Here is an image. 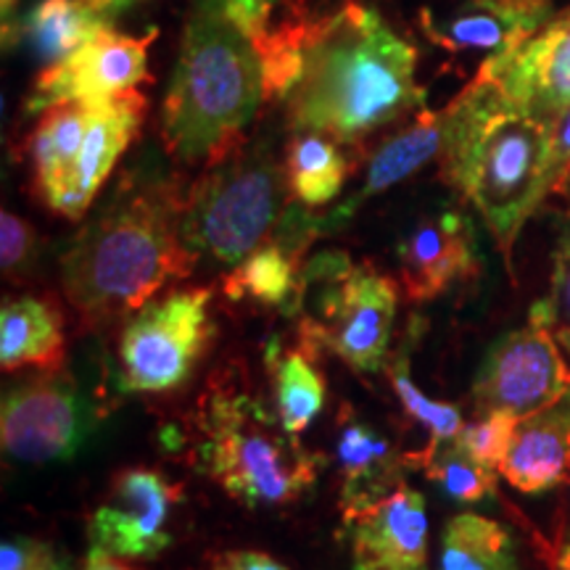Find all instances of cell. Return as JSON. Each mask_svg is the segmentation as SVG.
<instances>
[{
  "mask_svg": "<svg viewBox=\"0 0 570 570\" xmlns=\"http://www.w3.org/2000/svg\"><path fill=\"white\" fill-rule=\"evenodd\" d=\"M570 394V365L552 333L529 315V323L504 333L483 356L473 381L481 415L510 412L518 420L558 404Z\"/></svg>",
  "mask_w": 570,
  "mask_h": 570,
  "instance_id": "cell-9",
  "label": "cell"
},
{
  "mask_svg": "<svg viewBox=\"0 0 570 570\" xmlns=\"http://www.w3.org/2000/svg\"><path fill=\"white\" fill-rule=\"evenodd\" d=\"M111 27L114 19L90 0H40L21 19L6 21L3 35L6 42L27 48L35 59L51 67Z\"/></svg>",
  "mask_w": 570,
  "mask_h": 570,
  "instance_id": "cell-22",
  "label": "cell"
},
{
  "mask_svg": "<svg viewBox=\"0 0 570 570\" xmlns=\"http://www.w3.org/2000/svg\"><path fill=\"white\" fill-rule=\"evenodd\" d=\"M552 167H554V177H558V185H554V190H558L562 177L570 173V109H566L558 119H554Z\"/></svg>",
  "mask_w": 570,
  "mask_h": 570,
  "instance_id": "cell-35",
  "label": "cell"
},
{
  "mask_svg": "<svg viewBox=\"0 0 570 570\" xmlns=\"http://www.w3.org/2000/svg\"><path fill=\"white\" fill-rule=\"evenodd\" d=\"M554 196L558 198H562V202H566V214L570 217V173L562 177V183H560V188L554 190Z\"/></svg>",
  "mask_w": 570,
  "mask_h": 570,
  "instance_id": "cell-39",
  "label": "cell"
},
{
  "mask_svg": "<svg viewBox=\"0 0 570 570\" xmlns=\"http://www.w3.org/2000/svg\"><path fill=\"white\" fill-rule=\"evenodd\" d=\"M177 502L180 489L159 470H122L90 515L92 547L122 560L159 558L173 544L169 515Z\"/></svg>",
  "mask_w": 570,
  "mask_h": 570,
  "instance_id": "cell-12",
  "label": "cell"
},
{
  "mask_svg": "<svg viewBox=\"0 0 570 570\" xmlns=\"http://www.w3.org/2000/svg\"><path fill=\"white\" fill-rule=\"evenodd\" d=\"M391 386H394L396 399L404 407V412H407L410 417H415L417 423L431 433V446L428 449L444 446L449 441L460 439L462 428H465L462 412L454 407V404L436 402V399L425 396L423 391L417 389V383L412 381L407 354L396 356V365L391 367Z\"/></svg>",
  "mask_w": 570,
  "mask_h": 570,
  "instance_id": "cell-29",
  "label": "cell"
},
{
  "mask_svg": "<svg viewBox=\"0 0 570 570\" xmlns=\"http://www.w3.org/2000/svg\"><path fill=\"white\" fill-rule=\"evenodd\" d=\"M396 306L399 285L373 265H356L344 252H323L306 262L302 336L356 373L370 375L386 365Z\"/></svg>",
  "mask_w": 570,
  "mask_h": 570,
  "instance_id": "cell-7",
  "label": "cell"
},
{
  "mask_svg": "<svg viewBox=\"0 0 570 570\" xmlns=\"http://www.w3.org/2000/svg\"><path fill=\"white\" fill-rule=\"evenodd\" d=\"M275 415L291 436L312 425L325 404V381L302 348H288L273 362Z\"/></svg>",
  "mask_w": 570,
  "mask_h": 570,
  "instance_id": "cell-27",
  "label": "cell"
},
{
  "mask_svg": "<svg viewBox=\"0 0 570 570\" xmlns=\"http://www.w3.org/2000/svg\"><path fill=\"white\" fill-rule=\"evenodd\" d=\"M554 17V0H460L420 11V30L449 53H508Z\"/></svg>",
  "mask_w": 570,
  "mask_h": 570,
  "instance_id": "cell-15",
  "label": "cell"
},
{
  "mask_svg": "<svg viewBox=\"0 0 570 570\" xmlns=\"http://www.w3.org/2000/svg\"><path fill=\"white\" fill-rule=\"evenodd\" d=\"M352 570H428L425 497L399 487L352 520Z\"/></svg>",
  "mask_w": 570,
  "mask_h": 570,
  "instance_id": "cell-18",
  "label": "cell"
},
{
  "mask_svg": "<svg viewBox=\"0 0 570 570\" xmlns=\"http://www.w3.org/2000/svg\"><path fill=\"white\" fill-rule=\"evenodd\" d=\"M85 436L82 404L69 377L40 373L17 383L0 404L3 452L19 462L42 465L75 458Z\"/></svg>",
  "mask_w": 570,
  "mask_h": 570,
  "instance_id": "cell-11",
  "label": "cell"
},
{
  "mask_svg": "<svg viewBox=\"0 0 570 570\" xmlns=\"http://www.w3.org/2000/svg\"><path fill=\"white\" fill-rule=\"evenodd\" d=\"M446 106L439 111H417L410 125L399 127L391 138H386L375 148V154L367 161V173L360 185V194L338 206L336 214H333V223H344L362 202L386 194L394 185L417 175L425 164L439 161L446 146Z\"/></svg>",
  "mask_w": 570,
  "mask_h": 570,
  "instance_id": "cell-20",
  "label": "cell"
},
{
  "mask_svg": "<svg viewBox=\"0 0 570 570\" xmlns=\"http://www.w3.org/2000/svg\"><path fill=\"white\" fill-rule=\"evenodd\" d=\"M479 75L510 101L554 122L570 109V6L508 53L483 59Z\"/></svg>",
  "mask_w": 570,
  "mask_h": 570,
  "instance_id": "cell-13",
  "label": "cell"
},
{
  "mask_svg": "<svg viewBox=\"0 0 570 570\" xmlns=\"http://www.w3.org/2000/svg\"><path fill=\"white\" fill-rule=\"evenodd\" d=\"M552 570H570V541L560 547L558 558H554V562H552Z\"/></svg>",
  "mask_w": 570,
  "mask_h": 570,
  "instance_id": "cell-38",
  "label": "cell"
},
{
  "mask_svg": "<svg viewBox=\"0 0 570 570\" xmlns=\"http://www.w3.org/2000/svg\"><path fill=\"white\" fill-rule=\"evenodd\" d=\"M148 30L140 38L104 30L77 48L69 59L42 67L27 96V111L42 114L59 104H98L138 90L148 82V48L156 38Z\"/></svg>",
  "mask_w": 570,
  "mask_h": 570,
  "instance_id": "cell-10",
  "label": "cell"
},
{
  "mask_svg": "<svg viewBox=\"0 0 570 570\" xmlns=\"http://www.w3.org/2000/svg\"><path fill=\"white\" fill-rule=\"evenodd\" d=\"M415 460L420 462V468H425L428 479L436 481L449 497L458 499L462 504L483 502L497 489L494 470L475 462L458 441L428 449L425 454H420Z\"/></svg>",
  "mask_w": 570,
  "mask_h": 570,
  "instance_id": "cell-28",
  "label": "cell"
},
{
  "mask_svg": "<svg viewBox=\"0 0 570 570\" xmlns=\"http://www.w3.org/2000/svg\"><path fill=\"white\" fill-rule=\"evenodd\" d=\"M529 315L552 333L554 344L570 365V233L562 235L552 256L550 291L531 306Z\"/></svg>",
  "mask_w": 570,
  "mask_h": 570,
  "instance_id": "cell-30",
  "label": "cell"
},
{
  "mask_svg": "<svg viewBox=\"0 0 570 570\" xmlns=\"http://www.w3.org/2000/svg\"><path fill=\"white\" fill-rule=\"evenodd\" d=\"M92 6H96L98 11L106 13L109 19H117L119 13H125L127 9H132L135 3H140V0H90Z\"/></svg>",
  "mask_w": 570,
  "mask_h": 570,
  "instance_id": "cell-37",
  "label": "cell"
},
{
  "mask_svg": "<svg viewBox=\"0 0 570 570\" xmlns=\"http://www.w3.org/2000/svg\"><path fill=\"white\" fill-rule=\"evenodd\" d=\"M90 104H59L40 114L30 138L35 194L48 204L71 173L88 130Z\"/></svg>",
  "mask_w": 570,
  "mask_h": 570,
  "instance_id": "cell-24",
  "label": "cell"
},
{
  "mask_svg": "<svg viewBox=\"0 0 570 570\" xmlns=\"http://www.w3.org/2000/svg\"><path fill=\"white\" fill-rule=\"evenodd\" d=\"M196 458L198 468L248 510L296 502L323 470V458L291 436L273 410L233 386L212 389L198 404Z\"/></svg>",
  "mask_w": 570,
  "mask_h": 570,
  "instance_id": "cell-5",
  "label": "cell"
},
{
  "mask_svg": "<svg viewBox=\"0 0 570 570\" xmlns=\"http://www.w3.org/2000/svg\"><path fill=\"white\" fill-rule=\"evenodd\" d=\"M13 6H17V0H3V19H6V21L11 19V11H13Z\"/></svg>",
  "mask_w": 570,
  "mask_h": 570,
  "instance_id": "cell-40",
  "label": "cell"
},
{
  "mask_svg": "<svg viewBox=\"0 0 570 570\" xmlns=\"http://www.w3.org/2000/svg\"><path fill=\"white\" fill-rule=\"evenodd\" d=\"M214 338L212 291L175 288L127 320L119 338V386L164 394L183 386Z\"/></svg>",
  "mask_w": 570,
  "mask_h": 570,
  "instance_id": "cell-8",
  "label": "cell"
},
{
  "mask_svg": "<svg viewBox=\"0 0 570 570\" xmlns=\"http://www.w3.org/2000/svg\"><path fill=\"white\" fill-rule=\"evenodd\" d=\"M327 227V219H317L294 202L273 238L254 248L233 273L225 277V294L233 302H254L262 306H277L285 315L296 317L302 304L304 267L302 254Z\"/></svg>",
  "mask_w": 570,
  "mask_h": 570,
  "instance_id": "cell-16",
  "label": "cell"
},
{
  "mask_svg": "<svg viewBox=\"0 0 570 570\" xmlns=\"http://www.w3.org/2000/svg\"><path fill=\"white\" fill-rule=\"evenodd\" d=\"M283 167L291 196L306 209L331 204L348 177V161L338 142L315 132H296L291 138Z\"/></svg>",
  "mask_w": 570,
  "mask_h": 570,
  "instance_id": "cell-25",
  "label": "cell"
},
{
  "mask_svg": "<svg viewBox=\"0 0 570 570\" xmlns=\"http://www.w3.org/2000/svg\"><path fill=\"white\" fill-rule=\"evenodd\" d=\"M520 420L510 412H487L475 423H465L458 444L483 468L499 470L508 458Z\"/></svg>",
  "mask_w": 570,
  "mask_h": 570,
  "instance_id": "cell-31",
  "label": "cell"
},
{
  "mask_svg": "<svg viewBox=\"0 0 570 570\" xmlns=\"http://www.w3.org/2000/svg\"><path fill=\"white\" fill-rule=\"evenodd\" d=\"M425 96L417 48L362 0L291 13L269 32L265 98L283 104L294 135L315 132L352 146L428 109Z\"/></svg>",
  "mask_w": 570,
  "mask_h": 570,
  "instance_id": "cell-1",
  "label": "cell"
},
{
  "mask_svg": "<svg viewBox=\"0 0 570 570\" xmlns=\"http://www.w3.org/2000/svg\"><path fill=\"white\" fill-rule=\"evenodd\" d=\"M277 0H194L161 104V140L209 167L240 146L265 98V42Z\"/></svg>",
  "mask_w": 570,
  "mask_h": 570,
  "instance_id": "cell-2",
  "label": "cell"
},
{
  "mask_svg": "<svg viewBox=\"0 0 570 570\" xmlns=\"http://www.w3.org/2000/svg\"><path fill=\"white\" fill-rule=\"evenodd\" d=\"M294 206L285 167L265 146L233 148L185 194L183 238L196 259L235 267L273 238Z\"/></svg>",
  "mask_w": 570,
  "mask_h": 570,
  "instance_id": "cell-6",
  "label": "cell"
},
{
  "mask_svg": "<svg viewBox=\"0 0 570 570\" xmlns=\"http://www.w3.org/2000/svg\"><path fill=\"white\" fill-rule=\"evenodd\" d=\"M0 570H69L48 541L13 537L0 544Z\"/></svg>",
  "mask_w": 570,
  "mask_h": 570,
  "instance_id": "cell-33",
  "label": "cell"
},
{
  "mask_svg": "<svg viewBox=\"0 0 570 570\" xmlns=\"http://www.w3.org/2000/svg\"><path fill=\"white\" fill-rule=\"evenodd\" d=\"M82 570H135L122 562V558H114V554L98 550V547H90L88 560H85Z\"/></svg>",
  "mask_w": 570,
  "mask_h": 570,
  "instance_id": "cell-36",
  "label": "cell"
},
{
  "mask_svg": "<svg viewBox=\"0 0 570 570\" xmlns=\"http://www.w3.org/2000/svg\"><path fill=\"white\" fill-rule=\"evenodd\" d=\"M63 317L51 302L38 296L11 298L0 309V365L6 373L21 367H40L53 373L61 367Z\"/></svg>",
  "mask_w": 570,
  "mask_h": 570,
  "instance_id": "cell-23",
  "label": "cell"
},
{
  "mask_svg": "<svg viewBox=\"0 0 570 570\" xmlns=\"http://www.w3.org/2000/svg\"><path fill=\"white\" fill-rule=\"evenodd\" d=\"M399 285L412 302H431L479 273L475 230L468 214H425L396 244Z\"/></svg>",
  "mask_w": 570,
  "mask_h": 570,
  "instance_id": "cell-14",
  "label": "cell"
},
{
  "mask_svg": "<svg viewBox=\"0 0 570 570\" xmlns=\"http://www.w3.org/2000/svg\"><path fill=\"white\" fill-rule=\"evenodd\" d=\"M336 458L341 473V510H344L346 523H352L367 508L402 487L399 483L402 460L396 449L362 420H346L341 428Z\"/></svg>",
  "mask_w": 570,
  "mask_h": 570,
  "instance_id": "cell-21",
  "label": "cell"
},
{
  "mask_svg": "<svg viewBox=\"0 0 570 570\" xmlns=\"http://www.w3.org/2000/svg\"><path fill=\"white\" fill-rule=\"evenodd\" d=\"M439 570H520L515 541L497 520L462 512L441 533Z\"/></svg>",
  "mask_w": 570,
  "mask_h": 570,
  "instance_id": "cell-26",
  "label": "cell"
},
{
  "mask_svg": "<svg viewBox=\"0 0 570 570\" xmlns=\"http://www.w3.org/2000/svg\"><path fill=\"white\" fill-rule=\"evenodd\" d=\"M499 473L523 494H541L570 473V394L558 404L523 417Z\"/></svg>",
  "mask_w": 570,
  "mask_h": 570,
  "instance_id": "cell-19",
  "label": "cell"
},
{
  "mask_svg": "<svg viewBox=\"0 0 570 570\" xmlns=\"http://www.w3.org/2000/svg\"><path fill=\"white\" fill-rule=\"evenodd\" d=\"M35 254H38V238L35 227L21 219L19 214H0V267L6 277H19L32 267Z\"/></svg>",
  "mask_w": 570,
  "mask_h": 570,
  "instance_id": "cell-32",
  "label": "cell"
},
{
  "mask_svg": "<svg viewBox=\"0 0 570 570\" xmlns=\"http://www.w3.org/2000/svg\"><path fill=\"white\" fill-rule=\"evenodd\" d=\"M185 194L177 180H125L61 256L69 304L92 325L135 315L196 256L183 238Z\"/></svg>",
  "mask_w": 570,
  "mask_h": 570,
  "instance_id": "cell-3",
  "label": "cell"
},
{
  "mask_svg": "<svg viewBox=\"0 0 570 570\" xmlns=\"http://www.w3.org/2000/svg\"><path fill=\"white\" fill-rule=\"evenodd\" d=\"M446 114L441 180L479 212L510 265L525 223L558 185L552 167L554 122L510 101L481 75L446 104Z\"/></svg>",
  "mask_w": 570,
  "mask_h": 570,
  "instance_id": "cell-4",
  "label": "cell"
},
{
  "mask_svg": "<svg viewBox=\"0 0 570 570\" xmlns=\"http://www.w3.org/2000/svg\"><path fill=\"white\" fill-rule=\"evenodd\" d=\"M148 101L138 90L111 98V101L90 104L88 130L80 154H77L71 173L46 206L53 214L67 219H82L88 214L92 198L109 180L111 169L122 159L127 146L140 132L146 119Z\"/></svg>",
  "mask_w": 570,
  "mask_h": 570,
  "instance_id": "cell-17",
  "label": "cell"
},
{
  "mask_svg": "<svg viewBox=\"0 0 570 570\" xmlns=\"http://www.w3.org/2000/svg\"><path fill=\"white\" fill-rule=\"evenodd\" d=\"M209 570H288L273 554L256 550H233L214 558Z\"/></svg>",
  "mask_w": 570,
  "mask_h": 570,
  "instance_id": "cell-34",
  "label": "cell"
}]
</instances>
